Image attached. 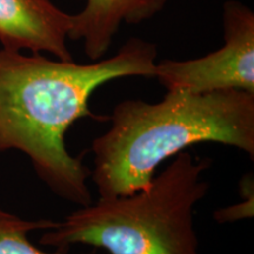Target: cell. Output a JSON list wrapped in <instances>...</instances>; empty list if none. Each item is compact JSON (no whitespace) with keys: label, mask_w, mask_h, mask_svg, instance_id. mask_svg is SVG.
<instances>
[{"label":"cell","mask_w":254,"mask_h":254,"mask_svg":"<svg viewBox=\"0 0 254 254\" xmlns=\"http://www.w3.org/2000/svg\"><path fill=\"white\" fill-rule=\"evenodd\" d=\"M157 55V46L140 38L129 39L111 58L91 64L1 49L0 154L23 152L56 195L79 207L90 205L91 170L67 151L66 133L82 118L109 120L90 110L92 93L114 79L154 78Z\"/></svg>","instance_id":"obj_1"},{"label":"cell","mask_w":254,"mask_h":254,"mask_svg":"<svg viewBox=\"0 0 254 254\" xmlns=\"http://www.w3.org/2000/svg\"><path fill=\"white\" fill-rule=\"evenodd\" d=\"M109 122L91 147L90 178L99 198L145 189L167 159L202 142L232 146L254 158V93L246 91H167L159 103L124 100Z\"/></svg>","instance_id":"obj_2"},{"label":"cell","mask_w":254,"mask_h":254,"mask_svg":"<svg viewBox=\"0 0 254 254\" xmlns=\"http://www.w3.org/2000/svg\"><path fill=\"white\" fill-rule=\"evenodd\" d=\"M211 165L180 152L147 187L81 206L39 244L64 252L80 244L109 254H200L194 212L208 193L204 176Z\"/></svg>","instance_id":"obj_3"},{"label":"cell","mask_w":254,"mask_h":254,"mask_svg":"<svg viewBox=\"0 0 254 254\" xmlns=\"http://www.w3.org/2000/svg\"><path fill=\"white\" fill-rule=\"evenodd\" d=\"M225 44L214 52L190 60L165 59L155 64L154 78L167 91L254 93V14L238 1L224 7Z\"/></svg>","instance_id":"obj_4"},{"label":"cell","mask_w":254,"mask_h":254,"mask_svg":"<svg viewBox=\"0 0 254 254\" xmlns=\"http://www.w3.org/2000/svg\"><path fill=\"white\" fill-rule=\"evenodd\" d=\"M72 15L51 0H0V44L11 51L47 52L71 62L66 45Z\"/></svg>","instance_id":"obj_5"},{"label":"cell","mask_w":254,"mask_h":254,"mask_svg":"<svg viewBox=\"0 0 254 254\" xmlns=\"http://www.w3.org/2000/svg\"><path fill=\"white\" fill-rule=\"evenodd\" d=\"M167 0H87L80 13L72 15L68 38L84 40L86 56L100 60L110 49L122 23L138 24L154 17Z\"/></svg>","instance_id":"obj_6"},{"label":"cell","mask_w":254,"mask_h":254,"mask_svg":"<svg viewBox=\"0 0 254 254\" xmlns=\"http://www.w3.org/2000/svg\"><path fill=\"white\" fill-rule=\"evenodd\" d=\"M58 222L52 219L27 220L0 208V254H67L62 250L46 252L28 239L31 232L52 230Z\"/></svg>","instance_id":"obj_7"},{"label":"cell","mask_w":254,"mask_h":254,"mask_svg":"<svg viewBox=\"0 0 254 254\" xmlns=\"http://www.w3.org/2000/svg\"><path fill=\"white\" fill-rule=\"evenodd\" d=\"M240 195L244 200L241 202L219 208L214 212V220L219 224L236 222L244 219H250L254 214V183L252 174H246L239 183Z\"/></svg>","instance_id":"obj_8"}]
</instances>
